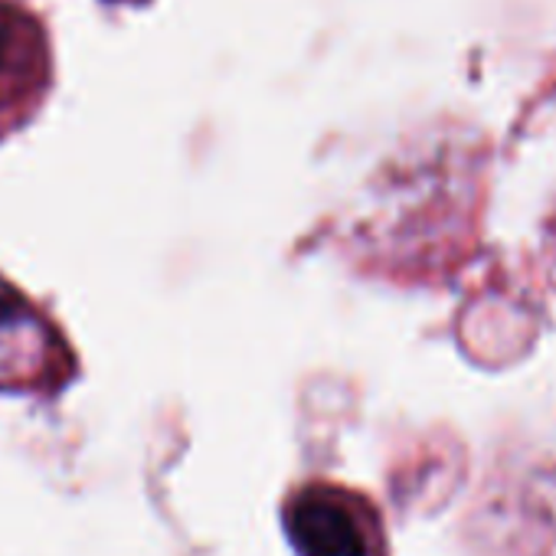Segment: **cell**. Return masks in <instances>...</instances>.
Masks as SVG:
<instances>
[{
    "label": "cell",
    "instance_id": "6da1fadb",
    "mask_svg": "<svg viewBox=\"0 0 556 556\" xmlns=\"http://www.w3.org/2000/svg\"><path fill=\"white\" fill-rule=\"evenodd\" d=\"M286 530L299 556H390L374 501L331 481L305 484L289 497Z\"/></svg>",
    "mask_w": 556,
    "mask_h": 556
},
{
    "label": "cell",
    "instance_id": "7a4b0ae2",
    "mask_svg": "<svg viewBox=\"0 0 556 556\" xmlns=\"http://www.w3.org/2000/svg\"><path fill=\"white\" fill-rule=\"evenodd\" d=\"M70 351L56 325L0 278V390H50L70 374Z\"/></svg>",
    "mask_w": 556,
    "mask_h": 556
},
{
    "label": "cell",
    "instance_id": "3957f363",
    "mask_svg": "<svg viewBox=\"0 0 556 556\" xmlns=\"http://www.w3.org/2000/svg\"><path fill=\"white\" fill-rule=\"evenodd\" d=\"M50 43L40 21L0 0V131L21 125L50 89Z\"/></svg>",
    "mask_w": 556,
    "mask_h": 556
}]
</instances>
